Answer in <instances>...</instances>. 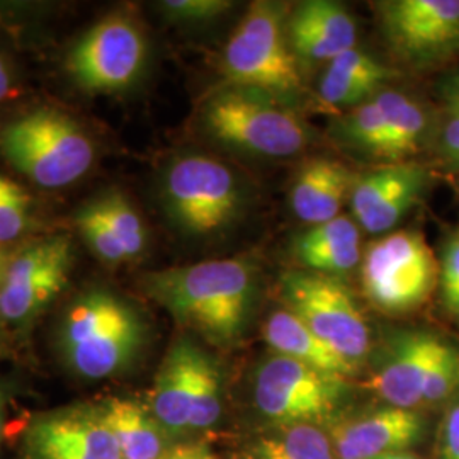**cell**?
<instances>
[{"mask_svg": "<svg viewBox=\"0 0 459 459\" xmlns=\"http://www.w3.org/2000/svg\"><path fill=\"white\" fill-rule=\"evenodd\" d=\"M143 288L178 324L212 344L229 347L248 325L257 269L242 257L213 259L148 273Z\"/></svg>", "mask_w": 459, "mask_h": 459, "instance_id": "obj_1", "label": "cell"}, {"mask_svg": "<svg viewBox=\"0 0 459 459\" xmlns=\"http://www.w3.org/2000/svg\"><path fill=\"white\" fill-rule=\"evenodd\" d=\"M201 123L220 145L257 159H291L315 140L312 126L293 104L230 83L206 99Z\"/></svg>", "mask_w": 459, "mask_h": 459, "instance_id": "obj_2", "label": "cell"}, {"mask_svg": "<svg viewBox=\"0 0 459 459\" xmlns=\"http://www.w3.org/2000/svg\"><path fill=\"white\" fill-rule=\"evenodd\" d=\"M368 388L396 409L422 411L447 405L459 398V345L424 328L396 330Z\"/></svg>", "mask_w": 459, "mask_h": 459, "instance_id": "obj_3", "label": "cell"}, {"mask_svg": "<svg viewBox=\"0 0 459 459\" xmlns=\"http://www.w3.org/2000/svg\"><path fill=\"white\" fill-rule=\"evenodd\" d=\"M145 339V325L132 305L102 288L79 296L60 325L66 364L87 379H104L128 368Z\"/></svg>", "mask_w": 459, "mask_h": 459, "instance_id": "obj_4", "label": "cell"}, {"mask_svg": "<svg viewBox=\"0 0 459 459\" xmlns=\"http://www.w3.org/2000/svg\"><path fill=\"white\" fill-rule=\"evenodd\" d=\"M286 17L281 4L252 2L225 45L221 70L230 85L263 91L295 106L305 82L288 41Z\"/></svg>", "mask_w": 459, "mask_h": 459, "instance_id": "obj_5", "label": "cell"}, {"mask_svg": "<svg viewBox=\"0 0 459 459\" xmlns=\"http://www.w3.org/2000/svg\"><path fill=\"white\" fill-rule=\"evenodd\" d=\"M0 152L21 174L45 189H60L82 179L96 159L92 140L77 121L51 108H38L5 125Z\"/></svg>", "mask_w": 459, "mask_h": 459, "instance_id": "obj_6", "label": "cell"}, {"mask_svg": "<svg viewBox=\"0 0 459 459\" xmlns=\"http://www.w3.org/2000/svg\"><path fill=\"white\" fill-rule=\"evenodd\" d=\"M162 204L182 233L212 237L229 230L246 212V186L229 165L189 153L165 169Z\"/></svg>", "mask_w": 459, "mask_h": 459, "instance_id": "obj_7", "label": "cell"}, {"mask_svg": "<svg viewBox=\"0 0 459 459\" xmlns=\"http://www.w3.org/2000/svg\"><path fill=\"white\" fill-rule=\"evenodd\" d=\"M351 394V379L276 354L264 362L254 381V403L274 427L328 426L342 415Z\"/></svg>", "mask_w": 459, "mask_h": 459, "instance_id": "obj_8", "label": "cell"}, {"mask_svg": "<svg viewBox=\"0 0 459 459\" xmlns=\"http://www.w3.org/2000/svg\"><path fill=\"white\" fill-rule=\"evenodd\" d=\"M359 269L364 295L386 313L419 308L439 282V263L415 230H396L373 240L362 252Z\"/></svg>", "mask_w": 459, "mask_h": 459, "instance_id": "obj_9", "label": "cell"}, {"mask_svg": "<svg viewBox=\"0 0 459 459\" xmlns=\"http://www.w3.org/2000/svg\"><path fill=\"white\" fill-rule=\"evenodd\" d=\"M281 299L316 337L361 368L371 349V330L342 279L288 271L279 279Z\"/></svg>", "mask_w": 459, "mask_h": 459, "instance_id": "obj_10", "label": "cell"}, {"mask_svg": "<svg viewBox=\"0 0 459 459\" xmlns=\"http://www.w3.org/2000/svg\"><path fill=\"white\" fill-rule=\"evenodd\" d=\"M147 38L125 14L100 19L72 47L66 70L74 82L92 94H115L136 82L147 65Z\"/></svg>", "mask_w": 459, "mask_h": 459, "instance_id": "obj_11", "label": "cell"}, {"mask_svg": "<svg viewBox=\"0 0 459 459\" xmlns=\"http://www.w3.org/2000/svg\"><path fill=\"white\" fill-rule=\"evenodd\" d=\"M385 39L411 66L443 64L459 55V0H390L377 4Z\"/></svg>", "mask_w": 459, "mask_h": 459, "instance_id": "obj_12", "label": "cell"}, {"mask_svg": "<svg viewBox=\"0 0 459 459\" xmlns=\"http://www.w3.org/2000/svg\"><path fill=\"white\" fill-rule=\"evenodd\" d=\"M74 265V244L66 235H49L17 250L0 282V315L24 324L62 293Z\"/></svg>", "mask_w": 459, "mask_h": 459, "instance_id": "obj_13", "label": "cell"}, {"mask_svg": "<svg viewBox=\"0 0 459 459\" xmlns=\"http://www.w3.org/2000/svg\"><path fill=\"white\" fill-rule=\"evenodd\" d=\"M430 184V172L417 162L381 164L356 176L349 197L352 220L371 235H386L411 213Z\"/></svg>", "mask_w": 459, "mask_h": 459, "instance_id": "obj_14", "label": "cell"}, {"mask_svg": "<svg viewBox=\"0 0 459 459\" xmlns=\"http://www.w3.org/2000/svg\"><path fill=\"white\" fill-rule=\"evenodd\" d=\"M328 429L335 459H375L417 447L429 434V420L424 411L385 405L341 415Z\"/></svg>", "mask_w": 459, "mask_h": 459, "instance_id": "obj_15", "label": "cell"}, {"mask_svg": "<svg viewBox=\"0 0 459 459\" xmlns=\"http://www.w3.org/2000/svg\"><path fill=\"white\" fill-rule=\"evenodd\" d=\"M28 446L34 459H123L100 407H74L36 419Z\"/></svg>", "mask_w": 459, "mask_h": 459, "instance_id": "obj_16", "label": "cell"}, {"mask_svg": "<svg viewBox=\"0 0 459 459\" xmlns=\"http://www.w3.org/2000/svg\"><path fill=\"white\" fill-rule=\"evenodd\" d=\"M87 248L106 264L130 263L147 246V230L132 201L117 191L94 197L75 214Z\"/></svg>", "mask_w": 459, "mask_h": 459, "instance_id": "obj_17", "label": "cell"}, {"mask_svg": "<svg viewBox=\"0 0 459 459\" xmlns=\"http://www.w3.org/2000/svg\"><path fill=\"white\" fill-rule=\"evenodd\" d=\"M286 34L299 64H328L356 47L358 24L337 2L307 0L286 17Z\"/></svg>", "mask_w": 459, "mask_h": 459, "instance_id": "obj_18", "label": "cell"}, {"mask_svg": "<svg viewBox=\"0 0 459 459\" xmlns=\"http://www.w3.org/2000/svg\"><path fill=\"white\" fill-rule=\"evenodd\" d=\"M362 252L361 229L344 214L298 233L291 242V255L303 271L328 278L342 279L356 271Z\"/></svg>", "mask_w": 459, "mask_h": 459, "instance_id": "obj_19", "label": "cell"}, {"mask_svg": "<svg viewBox=\"0 0 459 459\" xmlns=\"http://www.w3.org/2000/svg\"><path fill=\"white\" fill-rule=\"evenodd\" d=\"M354 181L351 169L342 162L330 157L310 159L299 167L291 184V212L310 227L330 221L342 214Z\"/></svg>", "mask_w": 459, "mask_h": 459, "instance_id": "obj_20", "label": "cell"}, {"mask_svg": "<svg viewBox=\"0 0 459 459\" xmlns=\"http://www.w3.org/2000/svg\"><path fill=\"white\" fill-rule=\"evenodd\" d=\"M203 352L191 339H179L170 345L157 371L152 392V413L167 434L178 436L189 430L197 364Z\"/></svg>", "mask_w": 459, "mask_h": 459, "instance_id": "obj_21", "label": "cell"}, {"mask_svg": "<svg viewBox=\"0 0 459 459\" xmlns=\"http://www.w3.org/2000/svg\"><path fill=\"white\" fill-rule=\"evenodd\" d=\"M394 77V68L354 47L328 62L318 99L327 109L347 113L375 98Z\"/></svg>", "mask_w": 459, "mask_h": 459, "instance_id": "obj_22", "label": "cell"}, {"mask_svg": "<svg viewBox=\"0 0 459 459\" xmlns=\"http://www.w3.org/2000/svg\"><path fill=\"white\" fill-rule=\"evenodd\" d=\"M264 339L276 356H282L333 377H351L359 373L327 342L316 337L298 316L288 310L271 313L264 325Z\"/></svg>", "mask_w": 459, "mask_h": 459, "instance_id": "obj_23", "label": "cell"}, {"mask_svg": "<svg viewBox=\"0 0 459 459\" xmlns=\"http://www.w3.org/2000/svg\"><path fill=\"white\" fill-rule=\"evenodd\" d=\"M123 459H160L169 446L152 411L130 398H111L100 407Z\"/></svg>", "mask_w": 459, "mask_h": 459, "instance_id": "obj_24", "label": "cell"}, {"mask_svg": "<svg viewBox=\"0 0 459 459\" xmlns=\"http://www.w3.org/2000/svg\"><path fill=\"white\" fill-rule=\"evenodd\" d=\"M388 123L375 159L381 164L411 162L426 145L430 116L422 104L398 91H385Z\"/></svg>", "mask_w": 459, "mask_h": 459, "instance_id": "obj_25", "label": "cell"}, {"mask_svg": "<svg viewBox=\"0 0 459 459\" xmlns=\"http://www.w3.org/2000/svg\"><path fill=\"white\" fill-rule=\"evenodd\" d=\"M246 459H335L322 426L276 427L248 446Z\"/></svg>", "mask_w": 459, "mask_h": 459, "instance_id": "obj_26", "label": "cell"}, {"mask_svg": "<svg viewBox=\"0 0 459 459\" xmlns=\"http://www.w3.org/2000/svg\"><path fill=\"white\" fill-rule=\"evenodd\" d=\"M386 123L388 109L383 89L375 98L341 116L333 125V134L345 147L375 159L386 133Z\"/></svg>", "mask_w": 459, "mask_h": 459, "instance_id": "obj_27", "label": "cell"}, {"mask_svg": "<svg viewBox=\"0 0 459 459\" xmlns=\"http://www.w3.org/2000/svg\"><path fill=\"white\" fill-rule=\"evenodd\" d=\"M221 394L223 390L220 368L213 358L204 351L197 364L196 385L189 417L191 430L210 429L220 420L223 409Z\"/></svg>", "mask_w": 459, "mask_h": 459, "instance_id": "obj_28", "label": "cell"}, {"mask_svg": "<svg viewBox=\"0 0 459 459\" xmlns=\"http://www.w3.org/2000/svg\"><path fill=\"white\" fill-rule=\"evenodd\" d=\"M31 201L24 189H21L0 176V244L17 238L30 221Z\"/></svg>", "mask_w": 459, "mask_h": 459, "instance_id": "obj_29", "label": "cell"}, {"mask_svg": "<svg viewBox=\"0 0 459 459\" xmlns=\"http://www.w3.org/2000/svg\"><path fill=\"white\" fill-rule=\"evenodd\" d=\"M439 286L446 312L459 322V231L453 233L444 244L439 263Z\"/></svg>", "mask_w": 459, "mask_h": 459, "instance_id": "obj_30", "label": "cell"}, {"mask_svg": "<svg viewBox=\"0 0 459 459\" xmlns=\"http://www.w3.org/2000/svg\"><path fill=\"white\" fill-rule=\"evenodd\" d=\"M233 7L229 0H165L160 9L178 22H206L227 14Z\"/></svg>", "mask_w": 459, "mask_h": 459, "instance_id": "obj_31", "label": "cell"}, {"mask_svg": "<svg viewBox=\"0 0 459 459\" xmlns=\"http://www.w3.org/2000/svg\"><path fill=\"white\" fill-rule=\"evenodd\" d=\"M439 459H459V398L447 403L437 432Z\"/></svg>", "mask_w": 459, "mask_h": 459, "instance_id": "obj_32", "label": "cell"}, {"mask_svg": "<svg viewBox=\"0 0 459 459\" xmlns=\"http://www.w3.org/2000/svg\"><path fill=\"white\" fill-rule=\"evenodd\" d=\"M439 152L447 164L459 157V104L446 102V116L439 130Z\"/></svg>", "mask_w": 459, "mask_h": 459, "instance_id": "obj_33", "label": "cell"}, {"mask_svg": "<svg viewBox=\"0 0 459 459\" xmlns=\"http://www.w3.org/2000/svg\"><path fill=\"white\" fill-rule=\"evenodd\" d=\"M160 459H221L208 446L196 443L169 446Z\"/></svg>", "mask_w": 459, "mask_h": 459, "instance_id": "obj_34", "label": "cell"}, {"mask_svg": "<svg viewBox=\"0 0 459 459\" xmlns=\"http://www.w3.org/2000/svg\"><path fill=\"white\" fill-rule=\"evenodd\" d=\"M443 96L446 102L459 104V72L446 79L443 83Z\"/></svg>", "mask_w": 459, "mask_h": 459, "instance_id": "obj_35", "label": "cell"}, {"mask_svg": "<svg viewBox=\"0 0 459 459\" xmlns=\"http://www.w3.org/2000/svg\"><path fill=\"white\" fill-rule=\"evenodd\" d=\"M11 82H13L11 66H9L7 60L4 56H0V100H4L5 96L9 94Z\"/></svg>", "mask_w": 459, "mask_h": 459, "instance_id": "obj_36", "label": "cell"}, {"mask_svg": "<svg viewBox=\"0 0 459 459\" xmlns=\"http://www.w3.org/2000/svg\"><path fill=\"white\" fill-rule=\"evenodd\" d=\"M375 459H426L419 455H415L413 451H407V453H394V455H386V456H379Z\"/></svg>", "mask_w": 459, "mask_h": 459, "instance_id": "obj_37", "label": "cell"}, {"mask_svg": "<svg viewBox=\"0 0 459 459\" xmlns=\"http://www.w3.org/2000/svg\"><path fill=\"white\" fill-rule=\"evenodd\" d=\"M5 264H7V259L2 252V244H0V282H2V276H4V271H5Z\"/></svg>", "mask_w": 459, "mask_h": 459, "instance_id": "obj_38", "label": "cell"}, {"mask_svg": "<svg viewBox=\"0 0 459 459\" xmlns=\"http://www.w3.org/2000/svg\"><path fill=\"white\" fill-rule=\"evenodd\" d=\"M2 403L4 402H2V396H0V437H2V429H4V411H2L4 405Z\"/></svg>", "mask_w": 459, "mask_h": 459, "instance_id": "obj_39", "label": "cell"}, {"mask_svg": "<svg viewBox=\"0 0 459 459\" xmlns=\"http://www.w3.org/2000/svg\"><path fill=\"white\" fill-rule=\"evenodd\" d=\"M449 167H451V169H453V170H458V172H459V157H458V159H455V160H453V162H449Z\"/></svg>", "mask_w": 459, "mask_h": 459, "instance_id": "obj_40", "label": "cell"}]
</instances>
